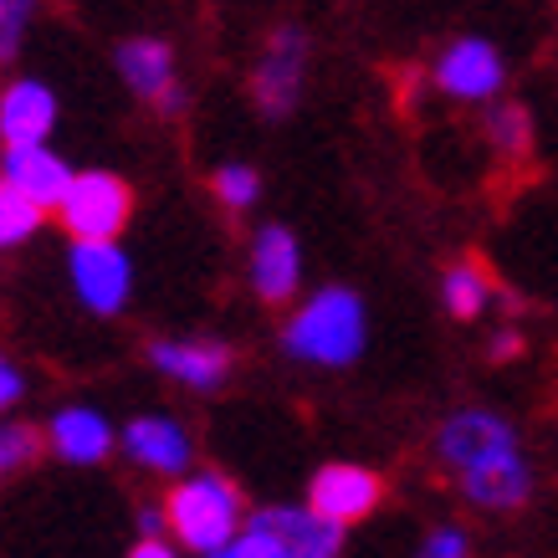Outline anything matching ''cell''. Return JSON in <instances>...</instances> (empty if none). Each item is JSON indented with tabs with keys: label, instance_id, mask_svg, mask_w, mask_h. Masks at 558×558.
Listing matches in <instances>:
<instances>
[{
	"label": "cell",
	"instance_id": "9",
	"mask_svg": "<svg viewBox=\"0 0 558 558\" xmlns=\"http://www.w3.org/2000/svg\"><path fill=\"white\" fill-rule=\"evenodd\" d=\"M379 502H385V482L374 472H364V466H323L313 476V487H307V508L339 527L369 518Z\"/></svg>",
	"mask_w": 558,
	"mask_h": 558
},
{
	"label": "cell",
	"instance_id": "3",
	"mask_svg": "<svg viewBox=\"0 0 558 558\" xmlns=\"http://www.w3.org/2000/svg\"><path fill=\"white\" fill-rule=\"evenodd\" d=\"M57 216H62L72 241H119L129 216H134V190L108 170L72 174L68 195L57 201Z\"/></svg>",
	"mask_w": 558,
	"mask_h": 558
},
{
	"label": "cell",
	"instance_id": "7",
	"mask_svg": "<svg viewBox=\"0 0 558 558\" xmlns=\"http://www.w3.org/2000/svg\"><path fill=\"white\" fill-rule=\"evenodd\" d=\"M119 77L134 87L144 102H154L159 113H180V108H185V93H180V77H174V47L159 41V36H134V41H123Z\"/></svg>",
	"mask_w": 558,
	"mask_h": 558
},
{
	"label": "cell",
	"instance_id": "29",
	"mask_svg": "<svg viewBox=\"0 0 558 558\" xmlns=\"http://www.w3.org/2000/svg\"><path fill=\"white\" fill-rule=\"evenodd\" d=\"M138 523H144V533H159V523H165V512H144Z\"/></svg>",
	"mask_w": 558,
	"mask_h": 558
},
{
	"label": "cell",
	"instance_id": "2",
	"mask_svg": "<svg viewBox=\"0 0 558 558\" xmlns=\"http://www.w3.org/2000/svg\"><path fill=\"white\" fill-rule=\"evenodd\" d=\"M364 349V307L354 292L328 288L292 318L288 354L313 359V364H349Z\"/></svg>",
	"mask_w": 558,
	"mask_h": 558
},
{
	"label": "cell",
	"instance_id": "20",
	"mask_svg": "<svg viewBox=\"0 0 558 558\" xmlns=\"http://www.w3.org/2000/svg\"><path fill=\"white\" fill-rule=\"evenodd\" d=\"M41 216H47V210H41L32 195H21V190L0 174V252H5V246H21V241L41 226Z\"/></svg>",
	"mask_w": 558,
	"mask_h": 558
},
{
	"label": "cell",
	"instance_id": "19",
	"mask_svg": "<svg viewBox=\"0 0 558 558\" xmlns=\"http://www.w3.org/2000/svg\"><path fill=\"white\" fill-rule=\"evenodd\" d=\"M492 292H497V282H492V271L482 262H457L446 271V307L457 318H476L492 303Z\"/></svg>",
	"mask_w": 558,
	"mask_h": 558
},
{
	"label": "cell",
	"instance_id": "16",
	"mask_svg": "<svg viewBox=\"0 0 558 558\" xmlns=\"http://www.w3.org/2000/svg\"><path fill=\"white\" fill-rule=\"evenodd\" d=\"M149 359L154 369H165L190 389H216L231 374V349H220V343H154Z\"/></svg>",
	"mask_w": 558,
	"mask_h": 558
},
{
	"label": "cell",
	"instance_id": "15",
	"mask_svg": "<svg viewBox=\"0 0 558 558\" xmlns=\"http://www.w3.org/2000/svg\"><path fill=\"white\" fill-rule=\"evenodd\" d=\"M123 451L144 466V472H185L190 461V436L180 430L174 421H159V415H144V421H134L129 430H123Z\"/></svg>",
	"mask_w": 558,
	"mask_h": 558
},
{
	"label": "cell",
	"instance_id": "11",
	"mask_svg": "<svg viewBox=\"0 0 558 558\" xmlns=\"http://www.w3.org/2000/svg\"><path fill=\"white\" fill-rule=\"evenodd\" d=\"M51 123H57V98L47 83L16 77L0 93V144H47Z\"/></svg>",
	"mask_w": 558,
	"mask_h": 558
},
{
	"label": "cell",
	"instance_id": "24",
	"mask_svg": "<svg viewBox=\"0 0 558 558\" xmlns=\"http://www.w3.org/2000/svg\"><path fill=\"white\" fill-rule=\"evenodd\" d=\"M205 558H277V548H271L256 527H246V533H236V538H226L220 548H210Z\"/></svg>",
	"mask_w": 558,
	"mask_h": 558
},
{
	"label": "cell",
	"instance_id": "12",
	"mask_svg": "<svg viewBox=\"0 0 558 558\" xmlns=\"http://www.w3.org/2000/svg\"><path fill=\"white\" fill-rule=\"evenodd\" d=\"M457 482H461V492H466V502H476V508H487V512L523 508L527 492H533V472H527L523 451L482 461V466H472V472H461Z\"/></svg>",
	"mask_w": 558,
	"mask_h": 558
},
{
	"label": "cell",
	"instance_id": "4",
	"mask_svg": "<svg viewBox=\"0 0 558 558\" xmlns=\"http://www.w3.org/2000/svg\"><path fill=\"white\" fill-rule=\"evenodd\" d=\"M303 77H307V36L298 26H277L262 51V62L252 72V98L267 119L292 113V102L303 98Z\"/></svg>",
	"mask_w": 558,
	"mask_h": 558
},
{
	"label": "cell",
	"instance_id": "18",
	"mask_svg": "<svg viewBox=\"0 0 558 558\" xmlns=\"http://www.w3.org/2000/svg\"><path fill=\"white\" fill-rule=\"evenodd\" d=\"M487 138L497 159H508V165H523L527 154H533V119H527L523 102H497L487 113Z\"/></svg>",
	"mask_w": 558,
	"mask_h": 558
},
{
	"label": "cell",
	"instance_id": "26",
	"mask_svg": "<svg viewBox=\"0 0 558 558\" xmlns=\"http://www.w3.org/2000/svg\"><path fill=\"white\" fill-rule=\"evenodd\" d=\"M16 400H21V374L11 359H0V410L16 405Z\"/></svg>",
	"mask_w": 558,
	"mask_h": 558
},
{
	"label": "cell",
	"instance_id": "14",
	"mask_svg": "<svg viewBox=\"0 0 558 558\" xmlns=\"http://www.w3.org/2000/svg\"><path fill=\"white\" fill-rule=\"evenodd\" d=\"M0 174H5L21 195H32L41 210H57V201H62L72 185V170L47 144H5V170Z\"/></svg>",
	"mask_w": 558,
	"mask_h": 558
},
{
	"label": "cell",
	"instance_id": "1",
	"mask_svg": "<svg viewBox=\"0 0 558 558\" xmlns=\"http://www.w3.org/2000/svg\"><path fill=\"white\" fill-rule=\"evenodd\" d=\"M165 518H170L174 538L185 543V548L210 554V548H220L226 538H236L241 533V492L216 472L190 476L185 487L170 492Z\"/></svg>",
	"mask_w": 558,
	"mask_h": 558
},
{
	"label": "cell",
	"instance_id": "13",
	"mask_svg": "<svg viewBox=\"0 0 558 558\" xmlns=\"http://www.w3.org/2000/svg\"><path fill=\"white\" fill-rule=\"evenodd\" d=\"M298 277H303V252H298V241L292 231L282 226H267L252 246V288L262 303H288L292 292H298Z\"/></svg>",
	"mask_w": 558,
	"mask_h": 558
},
{
	"label": "cell",
	"instance_id": "21",
	"mask_svg": "<svg viewBox=\"0 0 558 558\" xmlns=\"http://www.w3.org/2000/svg\"><path fill=\"white\" fill-rule=\"evenodd\" d=\"M47 446H41V430L36 425H0V476L32 466Z\"/></svg>",
	"mask_w": 558,
	"mask_h": 558
},
{
	"label": "cell",
	"instance_id": "8",
	"mask_svg": "<svg viewBox=\"0 0 558 558\" xmlns=\"http://www.w3.org/2000/svg\"><path fill=\"white\" fill-rule=\"evenodd\" d=\"M252 527L277 548V558H339L343 548V527L313 508H267L252 518Z\"/></svg>",
	"mask_w": 558,
	"mask_h": 558
},
{
	"label": "cell",
	"instance_id": "17",
	"mask_svg": "<svg viewBox=\"0 0 558 558\" xmlns=\"http://www.w3.org/2000/svg\"><path fill=\"white\" fill-rule=\"evenodd\" d=\"M51 451L62 461H77V466H87V461H102L108 451H113V430H108V421H102L98 410H62L57 421H51L47 430Z\"/></svg>",
	"mask_w": 558,
	"mask_h": 558
},
{
	"label": "cell",
	"instance_id": "5",
	"mask_svg": "<svg viewBox=\"0 0 558 558\" xmlns=\"http://www.w3.org/2000/svg\"><path fill=\"white\" fill-rule=\"evenodd\" d=\"M508 451H518V430L502 415H492V410H461V415H451L440 425L436 436V457L451 476L472 472L482 461L508 457Z\"/></svg>",
	"mask_w": 558,
	"mask_h": 558
},
{
	"label": "cell",
	"instance_id": "27",
	"mask_svg": "<svg viewBox=\"0 0 558 558\" xmlns=\"http://www.w3.org/2000/svg\"><path fill=\"white\" fill-rule=\"evenodd\" d=\"M512 354H523V339L518 333H497L492 339V359H512Z\"/></svg>",
	"mask_w": 558,
	"mask_h": 558
},
{
	"label": "cell",
	"instance_id": "22",
	"mask_svg": "<svg viewBox=\"0 0 558 558\" xmlns=\"http://www.w3.org/2000/svg\"><path fill=\"white\" fill-rule=\"evenodd\" d=\"M210 190H216V201L226 205V210H246V205L256 201L262 180H256V170H246V165H220V170L210 174Z\"/></svg>",
	"mask_w": 558,
	"mask_h": 558
},
{
	"label": "cell",
	"instance_id": "25",
	"mask_svg": "<svg viewBox=\"0 0 558 558\" xmlns=\"http://www.w3.org/2000/svg\"><path fill=\"white\" fill-rule=\"evenodd\" d=\"M466 554H472V548H466V533H461V527H436L421 548V558H466Z\"/></svg>",
	"mask_w": 558,
	"mask_h": 558
},
{
	"label": "cell",
	"instance_id": "6",
	"mask_svg": "<svg viewBox=\"0 0 558 558\" xmlns=\"http://www.w3.org/2000/svg\"><path fill=\"white\" fill-rule=\"evenodd\" d=\"M502 83H508V62L482 36H461L436 57V87L457 102H492Z\"/></svg>",
	"mask_w": 558,
	"mask_h": 558
},
{
	"label": "cell",
	"instance_id": "10",
	"mask_svg": "<svg viewBox=\"0 0 558 558\" xmlns=\"http://www.w3.org/2000/svg\"><path fill=\"white\" fill-rule=\"evenodd\" d=\"M72 282L93 313H119L129 298V256L113 241H77L72 246Z\"/></svg>",
	"mask_w": 558,
	"mask_h": 558
},
{
	"label": "cell",
	"instance_id": "23",
	"mask_svg": "<svg viewBox=\"0 0 558 558\" xmlns=\"http://www.w3.org/2000/svg\"><path fill=\"white\" fill-rule=\"evenodd\" d=\"M32 11H36V0H0V62L16 57L21 32H26Z\"/></svg>",
	"mask_w": 558,
	"mask_h": 558
},
{
	"label": "cell",
	"instance_id": "28",
	"mask_svg": "<svg viewBox=\"0 0 558 558\" xmlns=\"http://www.w3.org/2000/svg\"><path fill=\"white\" fill-rule=\"evenodd\" d=\"M129 558H174V548H165V543H159V538H154V533H149V538L138 543V548H134V554H129Z\"/></svg>",
	"mask_w": 558,
	"mask_h": 558
}]
</instances>
